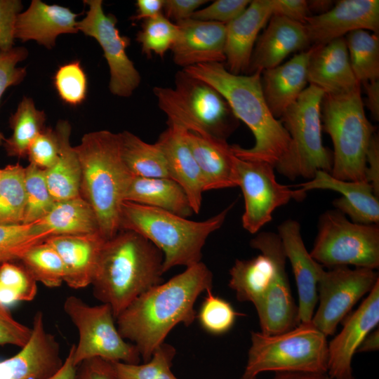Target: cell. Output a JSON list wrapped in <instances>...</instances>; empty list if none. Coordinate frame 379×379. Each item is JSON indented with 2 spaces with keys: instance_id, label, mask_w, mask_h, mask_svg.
Listing matches in <instances>:
<instances>
[{
  "instance_id": "obj_1",
  "label": "cell",
  "mask_w": 379,
  "mask_h": 379,
  "mask_svg": "<svg viewBox=\"0 0 379 379\" xmlns=\"http://www.w3.org/2000/svg\"><path fill=\"white\" fill-rule=\"evenodd\" d=\"M213 274L201 261L138 297L117 318L123 338L133 344L144 362L164 343L178 324L190 326L197 318L194 304L213 288Z\"/></svg>"
},
{
  "instance_id": "obj_2",
  "label": "cell",
  "mask_w": 379,
  "mask_h": 379,
  "mask_svg": "<svg viewBox=\"0 0 379 379\" xmlns=\"http://www.w3.org/2000/svg\"><path fill=\"white\" fill-rule=\"evenodd\" d=\"M182 69L218 91L237 119L253 133L255 145L248 149L232 145L234 154L244 160L266 162L276 168L288 154L291 137L267 106L262 92V73L234 74L218 62L199 64Z\"/></svg>"
},
{
  "instance_id": "obj_3",
  "label": "cell",
  "mask_w": 379,
  "mask_h": 379,
  "mask_svg": "<svg viewBox=\"0 0 379 379\" xmlns=\"http://www.w3.org/2000/svg\"><path fill=\"white\" fill-rule=\"evenodd\" d=\"M164 254L151 241L130 230L107 240L91 282L95 298L107 304L116 318L138 297L163 282Z\"/></svg>"
},
{
  "instance_id": "obj_4",
  "label": "cell",
  "mask_w": 379,
  "mask_h": 379,
  "mask_svg": "<svg viewBox=\"0 0 379 379\" xmlns=\"http://www.w3.org/2000/svg\"><path fill=\"white\" fill-rule=\"evenodd\" d=\"M81 166L80 196L93 208L107 240L119 231L122 203L133 175L121 156L119 133H87L74 147Z\"/></svg>"
},
{
  "instance_id": "obj_5",
  "label": "cell",
  "mask_w": 379,
  "mask_h": 379,
  "mask_svg": "<svg viewBox=\"0 0 379 379\" xmlns=\"http://www.w3.org/2000/svg\"><path fill=\"white\" fill-rule=\"evenodd\" d=\"M233 204L204 221H194L162 209L128 201L122 203L119 230L135 232L164 254L163 272L201 262L206 239L224 224Z\"/></svg>"
},
{
  "instance_id": "obj_6",
  "label": "cell",
  "mask_w": 379,
  "mask_h": 379,
  "mask_svg": "<svg viewBox=\"0 0 379 379\" xmlns=\"http://www.w3.org/2000/svg\"><path fill=\"white\" fill-rule=\"evenodd\" d=\"M153 93L168 124L205 138L225 140L239 125L224 97L183 69L176 73L174 88L155 86Z\"/></svg>"
},
{
  "instance_id": "obj_7",
  "label": "cell",
  "mask_w": 379,
  "mask_h": 379,
  "mask_svg": "<svg viewBox=\"0 0 379 379\" xmlns=\"http://www.w3.org/2000/svg\"><path fill=\"white\" fill-rule=\"evenodd\" d=\"M361 88L338 95H324L322 128L333 144L330 174L347 181H366V153L375 128L367 119Z\"/></svg>"
},
{
  "instance_id": "obj_8",
  "label": "cell",
  "mask_w": 379,
  "mask_h": 379,
  "mask_svg": "<svg viewBox=\"0 0 379 379\" xmlns=\"http://www.w3.org/2000/svg\"><path fill=\"white\" fill-rule=\"evenodd\" d=\"M326 337L312 321L275 335L251 331L242 377L256 378L267 371L327 373Z\"/></svg>"
},
{
  "instance_id": "obj_9",
  "label": "cell",
  "mask_w": 379,
  "mask_h": 379,
  "mask_svg": "<svg viewBox=\"0 0 379 379\" xmlns=\"http://www.w3.org/2000/svg\"><path fill=\"white\" fill-rule=\"evenodd\" d=\"M324 95L321 89L310 85L281 117L291 145L276 169L290 180L300 176L311 180L318 171H331L333 154L323 145L321 137Z\"/></svg>"
},
{
  "instance_id": "obj_10",
  "label": "cell",
  "mask_w": 379,
  "mask_h": 379,
  "mask_svg": "<svg viewBox=\"0 0 379 379\" xmlns=\"http://www.w3.org/2000/svg\"><path fill=\"white\" fill-rule=\"evenodd\" d=\"M311 256L323 267L353 265L375 270L379 267L378 225L350 221L338 210L319 218Z\"/></svg>"
},
{
  "instance_id": "obj_11",
  "label": "cell",
  "mask_w": 379,
  "mask_h": 379,
  "mask_svg": "<svg viewBox=\"0 0 379 379\" xmlns=\"http://www.w3.org/2000/svg\"><path fill=\"white\" fill-rule=\"evenodd\" d=\"M63 310L79 333L78 343L74 347L76 366L93 357L139 364L141 357L136 347L122 338L107 304L91 306L77 296L69 295L64 301Z\"/></svg>"
},
{
  "instance_id": "obj_12",
  "label": "cell",
  "mask_w": 379,
  "mask_h": 379,
  "mask_svg": "<svg viewBox=\"0 0 379 379\" xmlns=\"http://www.w3.org/2000/svg\"><path fill=\"white\" fill-rule=\"evenodd\" d=\"M238 186L244 199L243 227L251 234L258 232L270 222L274 211L291 200H303L306 192L292 190L276 179L274 168L258 161L244 160L236 157Z\"/></svg>"
},
{
  "instance_id": "obj_13",
  "label": "cell",
  "mask_w": 379,
  "mask_h": 379,
  "mask_svg": "<svg viewBox=\"0 0 379 379\" xmlns=\"http://www.w3.org/2000/svg\"><path fill=\"white\" fill-rule=\"evenodd\" d=\"M379 281L375 270L340 266L324 270L317 285L319 306L312 323L326 336L333 335L354 305Z\"/></svg>"
},
{
  "instance_id": "obj_14",
  "label": "cell",
  "mask_w": 379,
  "mask_h": 379,
  "mask_svg": "<svg viewBox=\"0 0 379 379\" xmlns=\"http://www.w3.org/2000/svg\"><path fill=\"white\" fill-rule=\"evenodd\" d=\"M252 248L268 256L274 266L272 282L263 297L254 306L262 333L279 334L300 324L298 308L291 294L286 271V257L278 234L263 232L251 240Z\"/></svg>"
},
{
  "instance_id": "obj_15",
  "label": "cell",
  "mask_w": 379,
  "mask_h": 379,
  "mask_svg": "<svg viewBox=\"0 0 379 379\" xmlns=\"http://www.w3.org/2000/svg\"><path fill=\"white\" fill-rule=\"evenodd\" d=\"M88 6L86 16L77 22L78 31L94 38L101 46L109 69V88L119 97L131 96L139 86L141 77L126 53L130 39L120 34L117 20L105 14L102 0H86Z\"/></svg>"
},
{
  "instance_id": "obj_16",
  "label": "cell",
  "mask_w": 379,
  "mask_h": 379,
  "mask_svg": "<svg viewBox=\"0 0 379 379\" xmlns=\"http://www.w3.org/2000/svg\"><path fill=\"white\" fill-rule=\"evenodd\" d=\"M62 364L60 344L46 330L44 314L38 311L28 342L16 354L0 361V379H47Z\"/></svg>"
},
{
  "instance_id": "obj_17",
  "label": "cell",
  "mask_w": 379,
  "mask_h": 379,
  "mask_svg": "<svg viewBox=\"0 0 379 379\" xmlns=\"http://www.w3.org/2000/svg\"><path fill=\"white\" fill-rule=\"evenodd\" d=\"M310 44L324 45L352 31L378 34V0H341L325 13L309 16L305 22Z\"/></svg>"
},
{
  "instance_id": "obj_18",
  "label": "cell",
  "mask_w": 379,
  "mask_h": 379,
  "mask_svg": "<svg viewBox=\"0 0 379 379\" xmlns=\"http://www.w3.org/2000/svg\"><path fill=\"white\" fill-rule=\"evenodd\" d=\"M379 322V281L358 309L345 321L343 329L328 343L331 379H354L352 361L366 336Z\"/></svg>"
},
{
  "instance_id": "obj_19",
  "label": "cell",
  "mask_w": 379,
  "mask_h": 379,
  "mask_svg": "<svg viewBox=\"0 0 379 379\" xmlns=\"http://www.w3.org/2000/svg\"><path fill=\"white\" fill-rule=\"evenodd\" d=\"M278 235L295 279L299 322H310L318 302L317 285L325 270L307 251L298 222L291 219L285 220L278 227Z\"/></svg>"
},
{
  "instance_id": "obj_20",
  "label": "cell",
  "mask_w": 379,
  "mask_h": 379,
  "mask_svg": "<svg viewBox=\"0 0 379 379\" xmlns=\"http://www.w3.org/2000/svg\"><path fill=\"white\" fill-rule=\"evenodd\" d=\"M178 36L171 48L173 62L182 69L226 60L225 24L188 18L175 22Z\"/></svg>"
},
{
  "instance_id": "obj_21",
  "label": "cell",
  "mask_w": 379,
  "mask_h": 379,
  "mask_svg": "<svg viewBox=\"0 0 379 379\" xmlns=\"http://www.w3.org/2000/svg\"><path fill=\"white\" fill-rule=\"evenodd\" d=\"M272 15L271 0H253L241 15L225 25V67L229 72L240 74L248 71L258 33Z\"/></svg>"
},
{
  "instance_id": "obj_22",
  "label": "cell",
  "mask_w": 379,
  "mask_h": 379,
  "mask_svg": "<svg viewBox=\"0 0 379 379\" xmlns=\"http://www.w3.org/2000/svg\"><path fill=\"white\" fill-rule=\"evenodd\" d=\"M307 81L325 95L345 93L361 88L352 69L345 37L312 46Z\"/></svg>"
},
{
  "instance_id": "obj_23",
  "label": "cell",
  "mask_w": 379,
  "mask_h": 379,
  "mask_svg": "<svg viewBox=\"0 0 379 379\" xmlns=\"http://www.w3.org/2000/svg\"><path fill=\"white\" fill-rule=\"evenodd\" d=\"M310 45L305 25L280 15H272L253 48L248 72L275 67L291 53Z\"/></svg>"
},
{
  "instance_id": "obj_24",
  "label": "cell",
  "mask_w": 379,
  "mask_h": 379,
  "mask_svg": "<svg viewBox=\"0 0 379 379\" xmlns=\"http://www.w3.org/2000/svg\"><path fill=\"white\" fill-rule=\"evenodd\" d=\"M106 241L99 232L54 235L45 240L60 256L65 266L64 282L74 289L91 284Z\"/></svg>"
},
{
  "instance_id": "obj_25",
  "label": "cell",
  "mask_w": 379,
  "mask_h": 379,
  "mask_svg": "<svg viewBox=\"0 0 379 379\" xmlns=\"http://www.w3.org/2000/svg\"><path fill=\"white\" fill-rule=\"evenodd\" d=\"M298 186L306 192L317 189L338 192L342 197L333 201L337 210L348 215L354 222L378 225V197L368 182L342 180L328 172L318 171L313 178Z\"/></svg>"
},
{
  "instance_id": "obj_26",
  "label": "cell",
  "mask_w": 379,
  "mask_h": 379,
  "mask_svg": "<svg viewBox=\"0 0 379 379\" xmlns=\"http://www.w3.org/2000/svg\"><path fill=\"white\" fill-rule=\"evenodd\" d=\"M77 16L78 14L67 7L32 0L27 9L16 18L15 39L22 42L34 40L51 48L60 34L78 32Z\"/></svg>"
},
{
  "instance_id": "obj_27",
  "label": "cell",
  "mask_w": 379,
  "mask_h": 379,
  "mask_svg": "<svg viewBox=\"0 0 379 379\" xmlns=\"http://www.w3.org/2000/svg\"><path fill=\"white\" fill-rule=\"evenodd\" d=\"M185 130L173 124L161 133L157 142L163 152L172 180L185 192L193 212L202 205L204 184L201 171L185 137Z\"/></svg>"
},
{
  "instance_id": "obj_28",
  "label": "cell",
  "mask_w": 379,
  "mask_h": 379,
  "mask_svg": "<svg viewBox=\"0 0 379 379\" xmlns=\"http://www.w3.org/2000/svg\"><path fill=\"white\" fill-rule=\"evenodd\" d=\"M312 47L295 55L283 65L263 71L262 92L267 106L278 119L306 88Z\"/></svg>"
},
{
  "instance_id": "obj_29",
  "label": "cell",
  "mask_w": 379,
  "mask_h": 379,
  "mask_svg": "<svg viewBox=\"0 0 379 379\" xmlns=\"http://www.w3.org/2000/svg\"><path fill=\"white\" fill-rule=\"evenodd\" d=\"M186 141L201 171L204 192L238 186L236 156L227 140L185 131Z\"/></svg>"
},
{
  "instance_id": "obj_30",
  "label": "cell",
  "mask_w": 379,
  "mask_h": 379,
  "mask_svg": "<svg viewBox=\"0 0 379 379\" xmlns=\"http://www.w3.org/2000/svg\"><path fill=\"white\" fill-rule=\"evenodd\" d=\"M124 201L157 208L183 218L194 213L184 190L171 178L133 177Z\"/></svg>"
},
{
  "instance_id": "obj_31",
  "label": "cell",
  "mask_w": 379,
  "mask_h": 379,
  "mask_svg": "<svg viewBox=\"0 0 379 379\" xmlns=\"http://www.w3.org/2000/svg\"><path fill=\"white\" fill-rule=\"evenodd\" d=\"M60 140L57 161L44 170L48 190L55 201L80 196L81 166L74 147L70 144L71 126L60 120L55 126Z\"/></svg>"
},
{
  "instance_id": "obj_32",
  "label": "cell",
  "mask_w": 379,
  "mask_h": 379,
  "mask_svg": "<svg viewBox=\"0 0 379 379\" xmlns=\"http://www.w3.org/2000/svg\"><path fill=\"white\" fill-rule=\"evenodd\" d=\"M34 223L50 237L100 233L95 211L81 196L55 201L51 211Z\"/></svg>"
},
{
  "instance_id": "obj_33",
  "label": "cell",
  "mask_w": 379,
  "mask_h": 379,
  "mask_svg": "<svg viewBox=\"0 0 379 379\" xmlns=\"http://www.w3.org/2000/svg\"><path fill=\"white\" fill-rule=\"evenodd\" d=\"M274 272L272 260L264 254L249 260H236L230 270L229 286L239 301L255 305L266 293Z\"/></svg>"
},
{
  "instance_id": "obj_34",
  "label": "cell",
  "mask_w": 379,
  "mask_h": 379,
  "mask_svg": "<svg viewBox=\"0 0 379 379\" xmlns=\"http://www.w3.org/2000/svg\"><path fill=\"white\" fill-rule=\"evenodd\" d=\"M119 135L123 160L133 177L171 178L166 159L157 142L147 143L127 131Z\"/></svg>"
},
{
  "instance_id": "obj_35",
  "label": "cell",
  "mask_w": 379,
  "mask_h": 379,
  "mask_svg": "<svg viewBox=\"0 0 379 379\" xmlns=\"http://www.w3.org/2000/svg\"><path fill=\"white\" fill-rule=\"evenodd\" d=\"M45 120L44 112L36 108L32 98L24 97L9 119L13 133L3 143L7 155L26 157L30 144L44 129Z\"/></svg>"
},
{
  "instance_id": "obj_36",
  "label": "cell",
  "mask_w": 379,
  "mask_h": 379,
  "mask_svg": "<svg viewBox=\"0 0 379 379\" xmlns=\"http://www.w3.org/2000/svg\"><path fill=\"white\" fill-rule=\"evenodd\" d=\"M345 39L350 65L359 83L378 80V35L358 29L348 33Z\"/></svg>"
},
{
  "instance_id": "obj_37",
  "label": "cell",
  "mask_w": 379,
  "mask_h": 379,
  "mask_svg": "<svg viewBox=\"0 0 379 379\" xmlns=\"http://www.w3.org/2000/svg\"><path fill=\"white\" fill-rule=\"evenodd\" d=\"M25 209V167L19 163L2 168L0 225L23 224Z\"/></svg>"
},
{
  "instance_id": "obj_38",
  "label": "cell",
  "mask_w": 379,
  "mask_h": 379,
  "mask_svg": "<svg viewBox=\"0 0 379 379\" xmlns=\"http://www.w3.org/2000/svg\"><path fill=\"white\" fill-rule=\"evenodd\" d=\"M19 261L37 281L57 288L65 279V266L58 252L45 241L29 248Z\"/></svg>"
},
{
  "instance_id": "obj_39",
  "label": "cell",
  "mask_w": 379,
  "mask_h": 379,
  "mask_svg": "<svg viewBox=\"0 0 379 379\" xmlns=\"http://www.w3.org/2000/svg\"><path fill=\"white\" fill-rule=\"evenodd\" d=\"M37 281L19 260L0 262V302L8 307L33 300Z\"/></svg>"
},
{
  "instance_id": "obj_40",
  "label": "cell",
  "mask_w": 379,
  "mask_h": 379,
  "mask_svg": "<svg viewBox=\"0 0 379 379\" xmlns=\"http://www.w3.org/2000/svg\"><path fill=\"white\" fill-rule=\"evenodd\" d=\"M175 352L172 345L164 343L142 364L113 361L115 379H178L171 371Z\"/></svg>"
},
{
  "instance_id": "obj_41",
  "label": "cell",
  "mask_w": 379,
  "mask_h": 379,
  "mask_svg": "<svg viewBox=\"0 0 379 379\" xmlns=\"http://www.w3.org/2000/svg\"><path fill=\"white\" fill-rule=\"evenodd\" d=\"M25 190L23 224H32L44 218L55 203L48 190L44 170L32 164L25 167Z\"/></svg>"
},
{
  "instance_id": "obj_42",
  "label": "cell",
  "mask_w": 379,
  "mask_h": 379,
  "mask_svg": "<svg viewBox=\"0 0 379 379\" xmlns=\"http://www.w3.org/2000/svg\"><path fill=\"white\" fill-rule=\"evenodd\" d=\"M49 237L35 223L0 225V262L19 260L29 248Z\"/></svg>"
},
{
  "instance_id": "obj_43",
  "label": "cell",
  "mask_w": 379,
  "mask_h": 379,
  "mask_svg": "<svg viewBox=\"0 0 379 379\" xmlns=\"http://www.w3.org/2000/svg\"><path fill=\"white\" fill-rule=\"evenodd\" d=\"M178 25L164 14L145 20L138 32L136 41L141 45L142 52L148 58L154 53L163 58L171 49L178 36Z\"/></svg>"
},
{
  "instance_id": "obj_44",
  "label": "cell",
  "mask_w": 379,
  "mask_h": 379,
  "mask_svg": "<svg viewBox=\"0 0 379 379\" xmlns=\"http://www.w3.org/2000/svg\"><path fill=\"white\" fill-rule=\"evenodd\" d=\"M239 315L242 314L236 312L230 302L214 295L210 290L200 307L198 318L207 332L221 335L231 329Z\"/></svg>"
},
{
  "instance_id": "obj_45",
  "label": "cell",
  "mask_w": 379,
  "mask_h": 379,
  "mask_svg": "<svg viewBox=\"0 0 379 379\" xmlns=\"http://www.w3.org/2000/svg\"><path fill=\"white\" fill-rule=\"evenodd\" d=\"M54 85L65 103L81 104L86 95L87 78L80 62L73 61L60 66L55 74Z\"/></svg>"
},
{
  "instance_id": "obj_46",
  "label": "cell",
  "mask_w": 379,
  "mask_h": 379,
  "mask_svg": "<svg viewBox=\"0 0 379 379\" xmlns=\"http://www.w3.org/2000/svg\"><path fill=\"white\" fill-rule=\"evenodd\" d=\"M59 152L60 140L55 129L44 128L30 144L27 156L29 164L46 170L55 163Z\"/></svg>"
},
{
  "instance_id": "obj_47",
  "label": "cell",
  "mask_w": 379,
  "mask_h": 379,
  "mask_svg": "<svg viewBox=\"0 0 379 379\" xmlns=\"http://www.w3.org/2000/svg\"><path fill=\"white\" fill-rule=\"evenodd\" d=\"M27 55L25 47H13L8 51H0V100L8 87L19 84L25 79L26 69L17 67V64L24 60ZM5 139L0 132V145Z\"/></svg>"
},
{
  "instance_id": "obj_48",
  "label": "cell",
  "mask_w": 379,
  "mask_h": 379,
  "mask_svg": "<svg viewBox=\"0 0 379 379\" xmlns=\"http://www.w3.org/2000/svg\"><path fill=\"white\" fill-rule=\"evenodd\" d=\"M249 0H217L195 11L191 18L227 24L247 8Z\"/></svg>"
},
{
  "instance_id": "obj_49",
  "label": "cell",
  "mask_w": 379,
  "mask_h": 379,
  "mask_svg": "<svg viewBox=\"0 0 379 379\" xmlns=\"http://www.w3.org/2000/svg\"><path fill=\"white\" fill-rule=\"evenodd\" d=\"M32 328L17 321L0 302V345H11L22 347L28 342Z\"/></svg>"
},
{
  "instance_id": "obj_50",
  "label": "cell",
  "mask_w": 379,
  "mask_h": 379,
  "mask_svg": "<svg viewBox=\"0 0 379 379\" xmlns=\"http://www.w3.org/2000/svg\"><path fill=\"white\" fill-rule=\"evenodd\" d=\"M22 8L21 1L0 0V51L13 47L15 23Z\"/></svg>"
},
{
  "instance_id": "obj_51",
  "label": "cell",
  "mask_w": 379,
  "mask_h": 379,
  "mask_svg": "<svg viewBox=\"0 0 379 379\" xmlns=\"http://www.w3.org/2000/svg\"><path fill=\"white\" fill-rule=\"evenodd\" d=\"M74 379H115L113 361L100 357L85 359L76 366Z\"/></svg>"
},
{
  "instance_id": "obj_52",
  "label": "cell",
  "mask_w": 379,
  "mask_h": 379,
  "mask_svg": "<svg viewBox=\"0 0 379 379\" xmlns=\"http://www.w3.org/2000/svg\"><path fill=\"white\" fill-rule=\"evenodd\" d=\"M272 15H280L293 21L305 24L310 16L307 1L271 0Z\"/></svg>"
},
{
  "instance_id": "obj_53",
  "label": "cell",
  "mask_w": 379,
  "mask_h": 379,
  "mask_svg": "<svg viewBox=\"0 0 379 379\" xmlns=\"http://www.w3.org/2000/svg\"><path fill=\"white\" fill-rule=\"evenodd\" d=\"M208 2L206 0H164V16L175 22L190 18L193 13L202 5Z\"/></svg>"
},
{
  "instance_id": "obj_54",
  "label": "cell",
  "mask_w": 379,
  "mask_h": 379,
  "mask_svg": "<svg viewBox=\"0 0 379 379\" xmlns=\"http://www.w3.org/2000/svg\"><path fill=\"white\" fill-rule=\"evenodd\" d=\"M379 139L373 135L366 153V181L372 186L375 194H379Z\"/></svg>"
},
{
  "instance_id": "obj_55",
  "label": "cell",
  "mask_w": 379,
  "mask_h": 379,
  "mask_svg": "<svg viewBox=\"0 0 379 379\" xmlns=\"http://www.w3.org/2000/svg\"><path fill=\"white\" fill-rule=\"evenodd\" d=\"M137 13L133 20H147L163 14L164 0H138Z\"/></svg>"
},
{
  "instance_id": "obj_56",
  "label": "cell",
  "mask_w": 379,
  "mask_h": 379,
  "mask_svg": "<svg viewBox=\"0 0 379 379\" xmlns=\"http://www.w3.org/2000/svg\"><path fill=\"white\" fill-rule=\"evenodd\" d=\"M366 93V105L372 117L376 121L379 119V81H371L361 84Z\"/></svg>"
},
{
  "instance_id": "obj_57",
  "label": "cell",
  "mask_w": 379,
  "mask_h": 379,
  "mask_svg": "<svg viewBox=\"0 0 379 379\" xmlns=\"http://www.w3.org/2000/svg\"><path fill=\"white\" fill-rule=\"evenodd\" d=\"M74 345H72L62 366L58 371L47 379H74L76 369V366L74 364Z\"/></svg>"
},
{
  "instance_id": "obj_58",
  "label": "cell",
  "mask_w": 379,
  "mask_h": 379,
  "mask_svg": "<svg viewBox=\"0 0 379 379\" xmlns=\"http://www.w3.org/2000/svg\"><path fill=\"white\" fill-rule=\"evenodd\" d=\"M272 379H331V378L327 373L280 372L276 373Z\"/></svg>"
},
{
  "instance_id": "obj_59",
  "label": "cell",
  "mask_w": 379,
  "mask_h": 379,
  "mask_svg": "<svg viewBox=\"0 0 379 379\" xmlns=\"http://www.w3.org/2000/svg\"><path fill=\"white\" fill-rule=\"evenodd\" d=\"M379 348V331L375 330L369 333L357 350V352H368L376 351Z\"/></svg>"
},
{
  "instance_id": "obj_60",
  "label": "cell",
  "mask_w": 379,
  "mask_h": 379,
  "mask_svg": "<svg viewBox=\"0 0 379 379\" xmlns=\"http://www.w3.org/2000/svg\"><path fill=\"white\" fill-rule=\"evenodd\" d=\"M307 2L310 11L313 10L325 13L332 8L331 7L332 5V1H307Z\"/></svg>"
},
{
  "instance_id": "obj_61",
  "label": "cell",
  "mask_w": 379,
  "mask_h": 379,
  "mask_svg": "<svg viewBox=\"0 0 379 379\" xmlns=\"http://www.w3.org/2000/svg\"><path fill=\"white\" fill-rule=\"evenodd\" d=\"M1 173H2V168H0V185H1Z\"/></svg>"
},
{
  "instance_id": "obj_62",
  "label": "cell",
  "mask_w": 379,
  "mask_h": 379,
  "mask_svg": "<svg viewBox=\"0 0 379 379\" xmlns=\"http://www.w3.org/2000/svg\"><path fill=\"white\" fill-rule=\"evenodd\" d=\"M241 379H256V378H244V377H241Z\"/></svg>"
}]
</instances>
